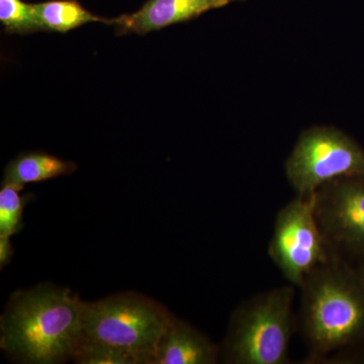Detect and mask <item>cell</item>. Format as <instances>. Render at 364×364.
<instances>
[{
    "mask_svg": "<svg viewBox=\"0 0 364 364\" xmlns=\"http://www.w3.org/2000/svg\"><path fill=\"white\" fill-rule=\"evenodd\" d=\"M85 306L70 289L53 284L16 291L0 320V347L23 363H64L82 337Z\"/></svg>",
    "mask_w": 364,
    "mask_h": 364,
    "instance_id": "1",
    "label": "cell"
},
{
    "mask_svg": "<svg viewBox=\"0 0 364 364\" xmlns=\"http://www.w3.org/2000/svg\"><path fill=\"white\" fill-rule=\"evenodd\" d=\"M301 289V329L314 358L364 336V287L338 257L314 270Z\"/></svg>",
    "mask_w": 364,
    "mask_h": 364,
    "instance_id": "2",
    "label": "cell"
},
{
    "mask_svg": "<svg viewBox=\"0 0 364 364\" xmlns=\"http://www.w3.org/2000/svg\"><path fill=\"white\" fill-rule=\"evenodd\" d=\"M294 286L254 296L234 311L223 355L232 364H284L293 335Z\"/></svg>",
    "mask_w": 364,
    "mask_h": 364,
    "instance_id": "3",
    "label": "cell"
},
{
    "mask_svg": "<svg viewBox=\"0 0 364 364\" xmlns=\"http://www.w3.org/2000/svg\"><path fill=\"white\" fill-rule=\"evenodd\" d=\"M172 317L166 308L144 294H114L85 303L81 339L119 349L138 364H152Z\"/></svg>",
    "mask_w": 364,
    "mask_h": 364,
    "instance_id": "4",
    "label": "cell"
},
{
    "mask_svg": "<svg viewBox=\"0 0 364 364\" xmlns=\"http://www.w3.org/2000/svg\"><path fill=\"white\" fill-rule=\"evenodd\" d=\"M286 173L296 195L312 196L330 182L364 176V150L337 129L314 127L299 136Z\"/></svg>",
    "mask_w": 364,
    "mask_h": 364,
    "instance_id": "5",
    "label": "cell"
},
{
    "mask_svg": "<svg viewBox=\"0 0 364 364\" xmlns=\"http://www.w3.org/2000/svg\"><path fill=\"white\" fill-rule=\"evenodd\" d=\"M268 254L296 287L303 286L314 270L337 257L318 226L314 193L298 196L279 210Z\"/></svg>",
    "mask_w": 364,
    "mask_h": 364,
    "instance_id": "6",
    "label": "cell"
},
{
    "mask_svg": "<svg viewBox=\"0 0 364 364\" xmlns=\"http://www.w3.org/2000/svg\"><path fill=\"white\" fill-rule=\"evenodd\" d=\"M314 208L333 249L364 253V176L326 184L314 193Z\"/></svg>",
    "mask_w": 364,
    "mask_h": 364,
    "instance_id": "7",
    "label": "cell"
},
{
    "mask_svg": "<svg viewBox=\"0 0 364 364\" xmlns=\"http://www.w3.org/2000/svg\"><path fill=\"white\" fill-rule=\"evenodd\" d=\"M246 0H147L139 11L114 18L117 36L147 35L176 23H188L202 14Z\"/></svg>",
    "mask_w": 364,
    "mask_h": 364,
    "instance_id": "8",
    "label": "cell"
},
{
    "mask_svg": "<svg viewBox=\"0 0 364 364\" xmlns=\"http://www.w3.org/2000/svg\"><path fill=\"white\" fill-rule=\"evenodd\" d=\"M220 350L203 333L172 317L155 351L152 364H214Z\"/></svg>",
    "mask_w": 364,
    "mask_h": 364,
    "instance_id": "9",
    "label": "cell"
},
{
    "mask_svg": "<svg viewBox=\"0 0 364 364\" xmlns=\"http://www.w3.org/2000/svg\"><path fill=\"white\" fill-rule=\"evenodd\" d=\"M76 169L75 162L65 161L43 151L23 152L6 165L1 186L23 189L28 183L70 176Z\"/></svg>",
    "mask_w": 364,
    "mask_h": 364,
    "instance_id": "10",
    "label": "cell"
},
{
    "mask_svg": "<svg viewBox=\"0 0 364 364\" xmlns=\"http://www.w3.org/2000/svg\"><path fill=\"white\" fill-rule=\"evenodd\" d=\"M42 32L66 33L90 23L114 26V18L91 14L78 0H48L33 4Z\"/></svg>",
    "mask_w": 364,
    "mask_h": 364,
    "instance_id": "11",
    "label": "cell"
},
{
    "mask_svg": "<svg viewBox=\"0 0 364 364\" xmlns=\"http://www.w3.org/2000/svg\"><path fill=\"white\" fill-rule=\"evenodd\" d=\"M0 23L7 35H32L42 32L33 4L23 0H0Z\"/></svg>",
    "mask_w": 364,
    "mask_h": 364,
    "instance_id": "12",
    "label": "cell"
},
{
    "mask_svg": "<svg viewBox=\"0 0 364 364\" xmlns=\"http://www.w3.org/2000/svg\"><path fill=\"white\" fill-rule=\"evenodd\" d=\"M21 189L1 186L0 189V236L11 237L23 229V208L32 195L21 196Z\"/></svg>",
    "mask_w": 364,
    "mask_h": 364,
    "instance_id": "13",
    "label": "cell"
},
{
    "mask_svg": "<svg viewBox=\"0 0 364 364\" xmlns=\"http://www.w3.org/2000/svg\"><path fill=\"white\" fill-rule=\"evenodd\" d=\"M71 359L79 364H138V361L126 352L82 339L79 341Z\"/></svg>",
    "mask_w": 364,
    "mask_h": 364,
    "instance_id": "14",
    "label": "cell"
},
{
    "mask_svg": "<svg viewBox=\"0 0 364 364\" xmlns=\"http://www.w3.org/2000/svg\"><path fill=\"white\" fill-rule=\"evenodd\" d=\"M14 255L13 245L9 237L0 236V267L4 268L9 264Z\"/></svg>",
    "mask_w": 364,
    "mask_h": 364,
    "instance_id": "15",
    "label": "cell"
},
{
    "mask_svg": "<svg viewBox=\"0 0 364 364\" xmlns=\"http://www.w3.org/2000/svg\"><path fill=\"white\" fill-rule=\"evenodd\" d=\"M358 275L359 277V280H360L361 284H363V286L364 287V265L363 267H361V269L359 270L358 272Z\"/></svg>",
    "mask_w": 364,
    "mask_h": 364,
    "instance_id": "16",
    "label": "cell"
}]
</instances>
